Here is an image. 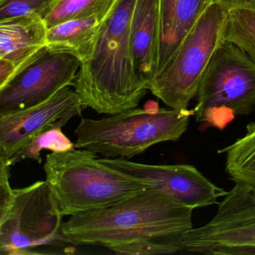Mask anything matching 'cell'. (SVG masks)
Listing matches in <instances>:
<instances>
[{
  "label": "cell",
  "instance_id": "cell-1",
  "mask_svg": "<svg viewBox=\"0 0 255 255\" xmlns=\"http://www.w3.org/2000/svg\"><path fill=\"white\" fill-rule=\"evenodd\" d=\"M193 210L149 188L111 207L71 216L62 233L75 246H102L118 255H168L184 249Z\"/></svg>",
  "mask_w": 255,
  "mask_h": 255
},
{
  "label": "cell",
  "instance_id": "cell-2",
  "mask_svg": "<svg viewBox=\"0 0 255 255\" xmlns=\"http://www.w3.org/2000/svg\"><path fill=\"white\" fill-rule=\"evenodd\" d=\"M135 0H118L104 22L90 59L81 64L73 87L86 107L113 116L138 107L147 92L130 47Z\"/></svg>",
  "mask_w": 255,
  "mask_h": 255
},
{
  "label": "cell",
  "instance_id": "cell-3",
  "mask_svg": "<svg viewBox=\"0 0 255 255\" xmlns=\"http://www.w3.org/2000/svg\"><path fill=\"white\" fill-rule=\"evenodd\" d=\"M44 170L63 216L111 207L151 188L104 165L86 149L52 152L46 156Z\"/></svg>",
  "mask_w": 255,
  "mask_h": 255
},
{
  "label": "cell",
  "instance_id": "cell-4",
  "mask_svg": "<svg viewBox=\"0 0 255 255\" xmlns=\"http://www.w3.org/2000/svg\"><path fill=\"white\" fill-rule=\"evenodd\" d=\"M193 110L132 109L100 120L82 119L75 130L77 148L106 158L129 159L154 144L177 141L189 127Z\"/></svg>",
  "mask_w": 255,
  "mask_h": 255
},
{
  "label": "cell",
  "instance_id": "cell-5",
  "mask_svg": "<svg viewBox=\"0 0 255 255\" xmlns=\"http://www.w3.org/2000/svg\"><path fill=\"white\" fill-rule=\"evenodd\" d=\"M62 213L46 180L14 189L12 202L0 215V254H71L76 246L62 233Z\"/></svg>",
  "mask_w": 255,
  "mask_h": 255
},
{
  "label": "cell",
  "instance_id": "cell-6",
  "mask_svg": "<svg viewBox=\"0 0 255 255\" xmlns=\"http://www.w3.org/2000/svg\"><path fill=\"white\" fill-rule=\"evenodd\" d=\"M228 11L216 2L201 14L148 90L169 108L188 109L222 41Z\"/></svg>",
  "mask_w": 255,
  "mask_h": 255
},
{
  "label": "cell",
  "instance_id": "cell-7",
  "mask_svg": "<svg viewBox=\"0 0 255 255\" xmlns=\"http://www.w3.org/2000/svg\"><path fill=\"white\" fill-rule=\"evenodd\" d=\"M183 248L204 255H255V184L235 183L214 217L189 231Z\"/></svg>",
  "mask_w": 255,
  "mask_h": 255
},
{
  "label": "cell",
  "instance_id": "cell-8",
  "mask_svg": "<svg viewBox=\"0 0 255 255\" xmlns=\"http://www.w3.org/2000/svg\"><path fill=\"white\" fill-rule=\"evenodd\" d=\"M193 109L198 121L209 109H229L235 116L255 110V62L238 46L221 41L204 71Z\"/></svg>",
  "mask_w": 255,
  "mask_h": 255
},
{
  "label": "cell",
  "instance_id": "cell-9",
  "mask_svg": "<svg viewBox=\"0 0 255 255\" xmlns=\"http://www.w3.org/2000/svg\"><path fill=\"white\" fill-rule=\"evenodd\" d=\"M80 66L75 56L47 52L0 89V115L38 105L74 86Z\"/></svg>",
  "mask_w": 255,
  "mask_h": 255
},
{
  "label": "cell",
  "instance_id": "cell-10",
  "mask_svg": "<svg viewBox=\"0 0 255 255\" xmlns=\"http://www.w3.org/2000/svg\"><path fill=\"white\" fill-rule=\"evenodd\" d=\"M99 162L147 186L165 192L190 208L218 204L228 193L189 165H148L123 158H101Z\"/></svg>",
  "mask_w": 255,
  "mask_h": 255
},
{
  "label": "cell",
  "instance_id": "cell-11",
  "mask_svg": "<svg viewBox=\"0 0 255 255\" xmlns=\"http://www.w3.org/2000/svg\"><path fill=\"white\" fill-rule=\"evenodd\" d=\"M71 86L38 105L0 115V157L9 159L35 137L62 128L86 108Z\"/></svg>",
  "mask_w": 255,
  "mask_h": 255
},
{
  "label": "cell",
  "instance_id": "cell-12",
  "mask_svg": "<svg viewBox=\"0 0 255 255\" xmlns=\"http://www.w3.org/2000/svg\"><path fill=\"white\" fill-rule=\"evenodd\" d=\"M48 29L37 14L0 20V89L48 52Z\"/></svg>",
  "mask_w": 255,
  "mask_h": 255
},
{
  "label": "cell",
  "instance_id": "cell-13",
  "mask_svg": "<svg viewBox=\"0 0 255 255\" xmlns=\"http://www.w3.org/2000/svg\"><path fill=\"white\" fill-rule=\"evenodd\" d=\"M159 36V0H135L131 17V53L135 71L147 90L156 76Z\"/></svg>",
  "mask_w": 255,
  "mask_h": 255
},
{
  "label": "cell",
  "instance_id": "cell-14",
  "mask_svg": "<svg viewBox=\"0 0 255 255\" xmlns=\"http://www.w3.org/2000/svg\"><path fill=\"white\" fill-rule=\"evenodd\" d=\"M213 2V0H159L156 76L172 57L201 14Z\"/></svg>",
  "mask_w": 255,
  "mask_h": 255
},
{
  "label": "cell",
  "instance_id": "cell-15",
  "mask_svg": "<svg viewBox=\"0 0 255 255\" xmlns=\"http://www.w3.org/2000/svg\"><path fill=\"white\" fill-rule=\"evenodd\" d=\"M118 0H111L107 5L93 14L68 20L48 29V51L65 53L75 56L81 64L90 59L98 35Z\"/></svg>",
  "mask_w": 255,
  "mask_h": 255
},
{
  "label": "cell",
  "instance_id": "cell-16",
  "mask_svg": "<svg viewBox=\"0 0 255 255\" xmlns=\"http://www.w3.org/2000/svg\"><path fill=\"white\" fill-rule=\"evenodd\" d=\"M218 152L225 154V171L231 180L255 184V122L247 125L243 137Z\"/></svg>",
  "mask_w": 255,
  "mask_h": 255
},
{
  "label": "cell",
  "instance_id": "cell-17",
  "mask_svg": "<svg viewBox=\"0 0 255 255\" xmlns=\"http://www.w3.org/2000/svg\"><path fill=\"white\" fill-rule=\"evenodd\" d=\"M222 40L238 46L255 62V11H228Z\"/></svg>",
  "mask_w": 255,
  "mask_h": 255
},
{
  "label": "cell",
  "instance_id": "cell-18",
  "mask_svg": "<svg viewBox=\"0 0 255 255\" xmlns=\"http://www.w3.org/2000/svg\"><path fill=\"white\" fill-rule=\"evenodd\" d=\"M75 147V143H73L63 133L62 128H54L40 134L22 147L15 154L7 159L11 166L27 159H32L41 164L42 163L41 156L42 150L64 152L73 150Z\"/></svg>",
  "mask_w": 255,
  "mask_h": 255
},
{
  "label": "cell",
  "instance_id": "cell-19",
  "mask_svg": "<svg viewBox=\"0 0 255 255\" xmlns=\"http://www.w3.org/2000/svg\"><path fill=\"white\" fill-rule=\"evenodd\" d=\"M111 0H56L43 19L48 29L68 20L93 14Z\"/></svg>",
  "mask_w": 255,
  "mask_h": 255
},
{
  "label": "cell",
  "instance_id": "cell-20",
  "mask_svg": "<svg viewBox=\"0 0 255 255\" xmlns=\"http://www.w3.org/2000/svg\"><path fill=\"white\" fill-rule=\"evenodd\" d=\"M56 0H0V20L37 14L44 17Z\"/></svg>",
  "mask_w": 255,
  "mask_h": 255
},
{
  "label": "cell",
  "instance_id": "cell-21",
  "mask_svg": "<svg viewBox=\"0 0 255 255\" xmlns=\"http://www.w3.org/2000/svg\"><path fill=\"white\" fill-rule=\"evenodd\" d=\"M10 168L8 159L0 157V215L7 211L14 196V189L9 181Z\"/></svg>",
  "mask_w": 255,
  "mask_h": 255
},
{
  "label": "cell",
  "instance_id": "cell-22",
  "mask_svg": "<svg viewBox=\"0 0 255 255\" xmlns=\"http://www.w3.org/2000/svg\"><path fill=\"white\" fill-rule=\"evenodd\" d=\"M223 7L227 11L235 9H248L255 11V0H213Z\"/></svg>",
  "mask_w": 255,
  "mask_h": 255
},
{
  "label": "cell",
  "instance_id": "cell-23",
  "mask_svg": "<svg viewBox=\"0 0 255 255\" xmlns=\"http://www.w3.org/2000/svg\"><path fill=\"white\" fill-rule=\"evenodd\" d=\"M144 110L146 111L150 112V113H156L160 110L159 108V104L157 102L153 101H149L144 104Z\"/></svg>",
  "mask_w": 255,
  "mask_h": 255
}]
</instances>
